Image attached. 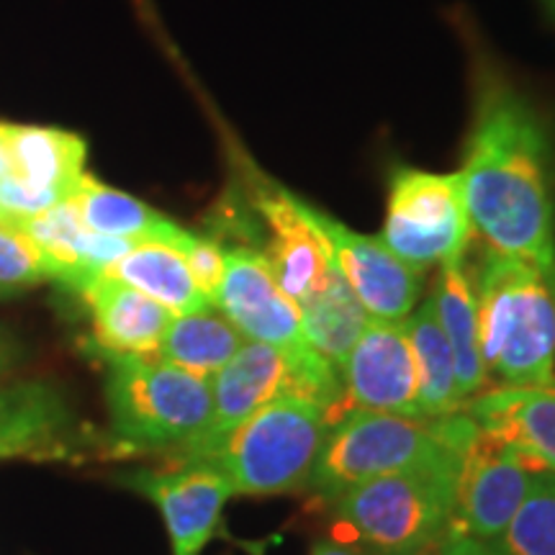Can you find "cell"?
<instances>
[{"mask_svg": "<svg viewBox=\"0 0 555 555\" xmlns=\"http://www.w3.org/2000/svg\"><path fill=\"white\" fill-rule=\"evenodd\" d=\"M461 176L470 232L486 249L555 270L551 139L538 111L504 80L481 82Z\"/></svg>", "mask_w": 555, "mask_h": 555, "instance_id": "6da1fadb", "label": "cell"}, {"mask_svg": "<svg viewBox=\"0 0 555 555\" xmlns=\"http://www.w3.org/2000/svg\"><path fill=\"white\" fill-rule=\"evenodd\" d=\"M474 283L489 376L512 388L555 380V270L486 249Z\"/></svg>", "mask_w": 555, "mask_h": 555, "instance_id": "7a4b0ae2", "label": "cell"}, {"mask_svg": "<svg viewBox=\"0 0 555 555\" xmlns=\"http://www.w3.org/2000/svg\"><path fill=\"white\" fill-rule=\"evenodd\" d=\"M335 416L304 399L260 406L217 440L170 453V463H208L227 476L234 494L281 496L307 489Z\"/></svg>", "mask_w": 555, "mask_h": 555, "instance_id": "3957f363", "label": "cell"}, {"mask_svg": "<svg viewBox=\"0 0 555 555\" xmlns=\"http://www.w3.org/2000/svg\"><path fill=\"white\" fill-rule=\"evenodd\" d=\"M463 453L448 450L347 491L330 506L343 532L335 538L365 555H414L446 538Z\"/></svg>", "mask_w": 555, "mask_h": 555, "instance_id": "277c9868", "label": "cell"}, {"mask_svg": "<svg viewBox=\"0 0 555 555\" xmlns=\"http://www.w3.org/2000/svg\"><path fill=\"white\" fill-rule=\"evenodd\" d=\"M476 429L466 409L442 420L347 409L330 427L307 491L314 502L332 506L373 478L397 474L448 450H466Z\"/></svg>", "mask_w": 555, "mask_h": 555, "instance_id": "5b68a950", "label": "cell"}, {"mask_svg": "<svg viewBox=\"0 0 555 555\" xmlns=\"http://www.w3.org/2000/svg\"><path fill=\"white\" fill-rule=\"evenodd\" d=\"M108 435L124 453H176L211 420V378L159 358H103Z\"/></svg>", "mask_w": 555, "mask_h": 555, "instance_id": "8992f818", "label": "cell"}, {"mask_svg": "<svg viewBox=\"0 0 555 555\" xmlns=\"http://www.w3.org/2000/svg\"><path fill=\"white\" fill-rule=\"evenodd\" d=\"M211 420L189 446L217 440L227 429L278 399L311 401L327 409L335 422L350 409L339 371L327 358L319 356L317 350L294 356L260 343H245L240 347L237 356L211 378Z\"/></svg>", "mask_w": 555, "mask_h": 555, "instance_id": "52a82bcc", "label": "cell"}, {"mask_svg": "<svg viewBox=\"0 0 555 555\" xmlns=\"http://www.w3.org/2000/svg\"><path fill=\"white\" fill-rule=\"evenodd\" d=\"M380 240L414 270L442 266L466 253L470 219L461 170H393Z\"/></svg>", "mask_w": 555, "mask_h": 555, "instance_id": "ba28073f", "label": "cell"}, {"mask_svg": "<svg viewBox=\"0 0 555 555\" xmlns=\"http://www.w3.org/2000/svg\"><path fill=\"white\" fill-rule=\"evenodd\" d=\"M535 474L502 437L478 427L457 470L448 535L491 543L522 506Z\"/></svg>", "mask_w": 555, "mask_h": 555, "instance_id": "9c48e42d", "label": "cell"}, {"mask_svg": "<svg viewBox=\"0 0 555 555\" xmlns=\"http://www.w3.org/2000/svg\"><path fill=\"white\" fill-rule=\"evenodd\" d=\"M247 343L278 347L283 352H309L298 304L278 286L266 255L255 247H234L224 255V278L214 298Z\"/></svg>", "mask_w": 555, "mask_h": 555, "instance_id": "30bf717a", "label": "cell"}, {"mask_svg": "<svg viewBox=\"0 0 555 555\" xmlns=\"http://www.w3.org/2000/svg\"><path fill=\"white\" fill-rule=\"evenodd\" d=\"M121 483L157 506L170 535L172 555H198L217 535L221 512L234 494L224 474L208 463H170V468H137Z\"/></svg>", "mask_w": 555, "mask_h": 555, "instance_id": "8fae6325", "label": "cell"}, {"mask_svg": "<svg viewBox=\"0 0 555 555\" xmlns=\"http://www.w3.org/2000/svg\"><path fill=\"white\" fill-rule=\"evenodd\" d=\"M350 409L425 420L420 401V373L401 322L367 319L363 335L339 365Z\"/></svg>", "mask_w": 555, "mask_h": 555, "instance_id": "7c38bea8", "label": "cell"}, {"mask_svg": "<svg viewBox=\"0 0 555 555\" xmlns=\"http://www.w3.org/2000/svg\"><path fill=\"white\" fill-rule=\"evenodd\" d=\"M86 455V433L62 388L47 380L0 386V463H75Z\"/></svg>", "mask_w": 555, "mask_h": 555, "instance_id": "4fadbf2b", "label": "cell"}, {"mask_svg": "<svg viewBox=\"0 0 555 555\" xmlns=\"http://www.w3.org/2000/svg\"><path fill=\"white\" fill-rule=\"evenodd\" d=\"M317 227L327 240L332 260L371 319L401 322L412 314L422 294V270L397 258L380 237L352 232L343 221L314 206Z\"/></svg>", "mask_w": 555, "mask_h": 555, "instance_id": "5bb4252c", "label": "cell"}, {"mask_svg": "<svg viewBox=\"0 0 555 555\" xmlns=\"http://www.w3.org/2000/svg\"><path fill=\"white\" fill-rule=\"evenodd\" d=\"M311 208L314 206L283 189H268L258 196V211L270 232L260 253L266 255L278 286L296 304L319 294L339 275Z\"/></svg>", "mask_w": 555, "mask_h": 555, "instance_id": "9a60e30c", "label": "cell"}, {"mask_svg": "<svg viewBox=\"0 0 555 555\" xmlns=\"http://www.w3.org/2000/svg\"><path fill=\"white\" fill-rule=\"evenodd\" d=\"M78 294L88 304L93 345L101 358H157L176 314L108 273L90 278Z\"/></svg>", "mask_w": 555, "mask_h": 555, "instance_id": "2e32d148", "label": "cell"}, {"mask_svg": "<svg viewBox=\"0 0 555 555\" xmlns=\"http://www.w3.org/2000/svg\"><path fill=\"white\" fill-rule=\"evenodd\" d=\"M466 414L509 442L532 474H555V380L481 391L466 401Z\"/></svg>", "mask_w": 555, "mask_h": 555, "instance_id": "e0dca14e", "label": "cell"}, {"mask_svg": "<svg viewBox=\"0 0 555 555\" xmlns=\"http://www.w3.org/2000/svg\"><path fill=\"white\" fill-rule=\"evenodd\" d=\"M435 301L437 319L446 332L455 360V378L463 399H474L489 386V371L483 365L481 337H478L476 283L468 273L466 253L455 255L440 266V278L429 296Z\"/></svg>", "mask_w": 555, "mask_h": 555, "instance_id": "ac0fdd59", "label": "cell"}, {"mask_svg": "<svg viewBox=\"0 0 555 555\" xmlns=\"http://www.w3.org/2000/svg\"><path fill=\"white\" fill-rule=\"evenodd\" d=\"M73 204L90 232L106 234V237L127 240L134 245L155 242V245L176 247L185 229L170 221L165 214L144 204L129 193L111 189L86 170L78 189L73 193Z\"/></svg>", "mask_w": 555, "mask_h": 555, "instance_id": "d6986e66", "label": "cell"}, {"mask_svg": "<svg viewBox=\"0 0 555 555\" xmlns=\"http://www.w3.org/2000/svg\"><path fill=\"white\" fill-rule=\"evenodd\" d=\"M13 178L37 189H62L73 198L86 172V142L73 131L5 124Z\"/></svg>", "mask_w": 555, "mask_h": 555, "instance_id": "ffe728a7", "label": "cell"}, {"mask_svg": "<svg viewBox=\"0 0 555 555\" xmlns=\"http://www.w3.org/2000/svg\"><path fill=\"white\" fill-rule=\"evenodd\" d=\"M404 327L414 352L416 373H420V401L425 420H442V416L463 412L466 399L457 388L455 360L437 319L433 298H427L404 319Z\"/></svg>", "mask_w": 555, "mask_h": 555, "instance_id": "44dd1931", "label": "cell"}, {"mask_svg": "<svg viewBox=\"0 0 555 555\" xmlns=\"http://www.w3.org/2000/svg\"><path fill=\"white\" fill-rule=\"evenodd\" d=\"M116 281L150 296L170 314H193L214 307L193 281L189 266L172 247L142 242L106 270Z\"/></svg>", "mask_w": 555, "mask_h": 555, "instance_id": "7402d4cb", "label": "cell"}, {"mask_svg": "<svg viewBox=\"0 0 555 555\" xmlns=\"http://www.w3.org/2000/svg\"><path fill=\"white\" fill-rule=\"evenodd\" d=\"M245 343L247 339L219 309L208 307L193 314L172 317L157 358L196 376L214 378Z\"/></svg>", "mask_w": 555, "mask_h": 555, "instance_id": "603a6c76", "label": "cell"}, {"mask_svg": "<svg viewBox=\"0 0 555 555\" xmlns=\"http://www.w3.org/2000/svg\"><path fill=\"white\" fill-rule=\"evenodd\" d=\"M298 309H301L309 345L339 371L371 319L360 307L356 294L347 288L345 278L337 275L319 294L298 304Z\"/></svg>", "mask_w": 555, "mask_h": 555, "instance_id": "cb8c5ba5", "label": "cell"}, {"mask_svg": "<svg viewBox=\"0 0 555 555\" xmlns=\"http://www.w3.org/2000/svg\"><path fill=\"white\" fill-rule=\"evenodd\" d=\"M486 545L491 555H555V474H535L517 515Z\"/></svg>", "mask_w": 555, "mask_h": 555, "instance_id": "d4e9b609", "label": "cell"}, {"mask_svg": "<svg viewBox=\"0 0 555 555\" xmlns=\"http://www.w3.org/2000/svg\"><path fill=\"white\" fill-rule=\"evenodd\" d=\"M41 281H50L44 255L18 227V221L3 217L0 219V296L18 294Z\"/></svg>", "mask_w": 555, "mask_h": 555, "instance_id": "484cf974", "label": "cell"}, {"mask_svg": "<svg viewBox=\"0 0 555 555\" xmlns=\"http://www.w3.org/2000/svg\"><path fill=\"white\" fill-rule=\"evenodd\" d=\"M172 249L185 260V266H189L201 294L214 304L217 291L221 286V278H224L227 249H221L214 240L198 237V234L193 232H183V237L176 242Z\"/></svg>", "mask_w": 555, "mask_h": 555, "instance_id": "4316f807", "label": "cell"}, {"mask_svg": "<svg viewBox=\"0 0 555 555\" xmlns=\"http://www.w3.org/2000/svg\"><path fill=\"white\" fill-rule=\"evenodd\" d=\"M67 198L69 193L62 189H37V185H26L18 178L0 180V208L11 219L39 217V214L50 211Z\"/></svg>", "mask_w": 555, "mask_h": 555, "instance_id": "83f0119b", "label": "cell"}, {"mask_svg": "<svg viewBox=\"0 0 555 555\" xmlns=\"http://www.w3.org/2000/svg\"><path fill=\"white\" fill-rule=\"evenodd\" d=\"M442 555H491L489 545L478 543L474 538H461V535H448L446 532V551Z\"/></svg>", "mask_w": 555, "mask_h": 555, "instance_id": "f1b7e54d", "label": "cell"}, {"mask_svg": "<svg viewBox=\"0 0 555 555\" xmlns=\"http://www.w3.org/2000/svg\"><path fill=\"white\" fill-rule=\"evenodd\" d=\"M311 555H365L363 551H358L356 545H347L343 540L337 538H327V540H319L311 547Z\"/></svg>", "mask_w": 555, "mask_h": 555, "instance_id": "f546056e", "label": "cell"}, {"mask_svg": "<svg viewBox=\"0 0 555 555\" xmlns=\"http://www.w3.org/2000/svg\"><path fill=\"white\" fill-rule=\"evenodd\" d=\"M13 178V159L9 150V137H5V124H0V180Z\"/></svg>", "mask_w": 555, "mask_h": 555, "instance_id": "4dcf8cb0", "label": "cell"}, {"mask_svg": "<svg viewBox=\"0 0 555 555\" xmlns=\"http://www.w3.org/2000/svg\"><path fill=\"white\" fill-rule=\"evenodd\" d=\"M13 365V347L9 345V339L0 335V378L11 371Z\"/></svg>", "mask_w": 555, "mask_h": 555, "instance_id": "1f68e13d", "label": "cell"}, {"mask_svg": "<svg viewBox=\"0 0 555 555\" xmlns=\"http://www.w3.org/2000/svg\"><path fill=\"white\" fill-rule=\"evenodd\" d=\"M442 551H446V538H440L437 543L422 547V551H416L414 555H442Z\"/></svg>", "mask_w": 555, "mask_h": 555, "instance_id": "d6a6232c", "label": "cell"}, {"mask_svg": "<svg viewBox=\"0 0 555 555\" xmlns=\"http://www.w3.org/2000/svg\"><path fill=\"white\" fill-rule=\"evenodd\" d=\"M547 3H551V9L555 11V0H547Z\"/></svg>", "mask_w": 555, "mask_h": 555, "instance_id": "836d02e7", "label": "cell"}, {"mask_svg": "<svg viewBox=\"0 0 555 555\" xmlns=\"http://www.w3.org/2000/svg\"><path fill=\"white\" fill-rule=\"evenodd\" d=\"M5 217V214H3V208H0V219H3Z\"/></svg>", "mask_w": 555, "mask_h": 555, "instance_id": "e575fe53", "label": "cell"}]
</instances>
